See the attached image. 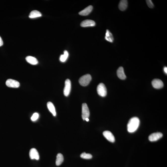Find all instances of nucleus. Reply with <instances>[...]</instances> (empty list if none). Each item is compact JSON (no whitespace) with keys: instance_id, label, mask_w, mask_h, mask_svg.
Listing matches in <instances>:
<instances>
[{"instance_id":"nucleus-5","label":"nucleus","mask_w":167,"mask_h":167,"mask_svg":"<svg viewBox=\"0 0 167 167\" xmlns=\"http://www.w3.org/2000/svg\"><path fill=\"white\" fill-rule=\"evenodd\" d=\"M71 88V81L67 79L65 81V87L64 90V94L65 96H68L70 93Z\"/></svg>"},{"instance_id":"nucleus-14","label":"nucleus","mask_w":167,"mask_h":167,"mask_svg":"<svg viewBox=\"0 0 167 167\" xmlns=\"http://www.w3.org/2000/svg\"><path fill=\"white\" fill-rule=\"evenodd\" d=\"M128 6V1L126 0H122L120 1L119 5V9L121 11H125Z\"/></svg>"},{"instance_id":"nucleus-2","label":"nucleus","mask_w":167,"mask_h":167,"mask_svg":"<svg viewBox=\"0 0 167 167\" xmlns=\"http://www.w3.org/2000/svg\"><path fill=\"white\" fill-rule=\"evenodd\" d=\"M92 80L91 75L89 74L84 75L80 78L79 83L81 86H86L89 85Z\"/></svg>"},{"instance_id":"nucleus-8","label":"nucleus","mask_w":167,"mask_h":167,"mask_svg":"<svg viewBox=\"0 0 167 167\" xmlns=\"http://www.w3.org/2000/svg\"><path fill=\"white\" fill-rule=\"evenodd\" d=\"M104 136L107 140L110 142L114 143L115 141V137L111 132L108 131H105L103 133Z\"/></svg>"},{"instance_id":"nucleus-22","label":"nucleus","mask_w":167,"mask_h":167,"mask_svg":"<svg viewBox=\"0 0 167 167\" xmlns=\"http://www.w3.org/2000/svg\"><path fill=\"white\" fill-rule=\"evenodd\" d=\"M39 117V115L38 113H35L33 114L32 116L31 117V120L33 121H35L38 119Z\"/></svg>"},{"instance_id":"nucleus-16","label":"nucleus","mask_w":167,"mask_h":167,"mask_svg":"<svg viewBox=\"0 0 167 167\" xmlns=\"http://www.w3.org/2000/svg\"><path fill=\"white\" fill-rule=\"evenodd\" d=\"M47 107L50 112L54 116H56V109L53 104L51 102H48L47 103Z\"/></svg>"},{"instance_id":"nucleus-12","label":"nucleus","mask_w":167,"mask_h":167,"mask_svg":"<svg viewBox=\"0 0 167 167\" xmlns=\"http://www.w3.org/2000/svg\"><path fill=\"white\" fill-rule=\"evenodd\" d=\"M118 77L120 79L124 80L126 78V76L124 72L123 67H120L118 69L117 71Z\"/></svg>"},{"instance_id":"nucleus-13","label":"nucleus","mask_w":167,"mask_h":167,"mask_svg":"<svg viewBox=\"0 0 167 167\" xmlns=\"http://www.w3.org/2000/svg\"><path fill=\"white\" fill-rule=\"evenodd\" d=\"M93 9V7L92 6H89L79 12V14L82 16H87L92 12Z\"/></svg>"},{"instance_id":"nucleus-21","label":"nucleus","mask_w":167,"mask_h":167,"mask_svg":"<svg viewBox=\"0 0 167 167\" xmlns=\"http://www.w3.org/2000/svg\"><path fill=\"white\" fill-rule=\"evenodd\" d=\"M81 157L82 159H90L92 158V156L91 154H86L84 152L82 153L80 156Z\"/></svg>"},{"instance_id":"nucleus-4","label":"nucleus","mask_w":167,"mask_h":167,"mask_svg":"<svg viewBox=\"0 0 167 167\" xmlns=\"http://www.w3.org/2000/svg\"><path fill=\"white\" fill-rule=\"evenodd\" d=\"M82 117L84 120L86 118H89L90 115V112L88 107L86 103L82 104Z\"/></svg>"},{"instance_id":"nucleus-9","label":"nucleus","mask_w":167,"mask_h":167,"mask_svg":"<svg viewBox=\"0 0 167 167\" xmlns=\"http://www.w3.org/2000/svg\"><path fill=\"white\" fill-rule=\"evenodd\" d=\"M153 87L156 89H160L162 88L164 86V83L161 80L156 79L153 80L152 82Z\"/></svg>"},{"instance_id":"nucleus-19","label":"nucleus","mask_w":167,"mask_h":167,"mask_svg":"<svg viewBox=\"0 0 167 167\" xmlns=\"http://www.w3.org/2000/svg\"><path fill=\"white\" fill-rule=\"evenodd\" d=\"M64 160L63 156L61 153L58 154L56 160V164L57 166H59L62 164Z\"/></svg>"},{"instance_id":"nucleus-15","label":"nucleus","mask_w":167,"mask_h":167,"mask_svg":"<svg viewBox=\"0 0 167 167\" xmlns=\"http://www.w3.org/2000/svg\"><path fill=\"white\" fill-rule=\"evenodd\" d=\"M105 38L106 41L112 43L114 42L113 36L112 34L108 30H106Z\"/></svg>"},{"instance_id":"nucleus-3","label":"nucleus","mask_w":167,"mask_h":167,"mask_svg":"<svg viewBox=\"0 0 167 167\" xmlns=\"http://www.w3.org/2000/svg\"><path fill=\"white\" fill-rule=\"evenodd\" d=\"M97 91L98 94L102 97H105L107 93L106 87L103 83H100L98 85Z\"/></svg>"},{"instance_id":"nucleus-25","label":"nucleus","mask_w":167,"mask_h":167,"mask_svg":"<svg viewBox=\"0 0 167 167\" xmlns=\"http://www.w3.org/2000/svg\"><path fill=\"white\" fill-rule=\"evenodd\" d=\"M164 72L165 73L167 74V67H164Z\"/></svg>"},{"instance_id":"nucleus-11","label":"nucleus","mask_w":167,"mask_h":167,"mask_svg":"<svg viewBox=\"0 0 167 167\" xmlns=\"http://www.w3.org/2000/svg\"><path fill=\"white\" fill-rule=\"evenodd\" d=\"M96 23L95 21L90 20H86L82 21L81 24V27H92L95 26Z\"/></svg>"},{"instance_id":"nucleus-23","label":"nucleus","mask_w":167,"mask_h":167,"mask_svg":"<svg viewBox=\"0 0 167 167\" xmlns=\"http://www.w3.org/2000/svg\"><path fill=\"white\" fill-rule=\"evenodd\" d=\"M146 2L148 7L150 8H153L154 7V4L151 0H147Z\"/></svg>"},{"instance_id":"nucleus-6","label":"nucleus","mask_w":167,"mask_h":167,"mask_svg":"<svg viewBox=\"0 0 167 167\" xmlns=\"http://www.w3.org/2000/svg\"><path fill=\"white\" fill-rule=\"evenodd\" d=\"M163 136V134L161 133L157 132L153 133L149 135V141L154 142L157 141Z\"/></svg>"},{"instance_id":"nucleus-7","label":"nucleus","mask_w":167,"mask_h":167,"mask_svg":"<svg viewBox=\"0 0 167 167\" xmlns=\"http://www.w3.org/2000/svg\"><path fill=\"white\" fill-rule=\"evenodd\" d=\"M6 84L8 87L17 88L20 85L19 82L18 81L12 79H8L6 81Z\"/></svg>"},{"instance_id":"nucleus-17","label":"nucleus","mask_w":167,"mask_h":167,"mask_svg":"<svg viewBox=\"0 0 167 167\" xmlns=\"http://www.w3.org/2000/svg\"><path fill=\"white\" fill-rule=\"evenodd\" d=\"M26 60L31 65H35L38 63V61L35 58L32 56H29L26 58Z\"/></svg>"},{"instance_id":"nucleus-10","label":"nucleus","mask_w":167,"mask_h":167,"mask_svg":"<svg viewBox=\"0 0 167 167\" xmlns=\"http://www.w3.org/2000/svg\"><path fill=\"white\" fill-rule=\"evenodd\" d=\"M29 155L31 159H36L38 160L39 159V155L37 149L35 148H32L30 150Z\"/></svg>"},{"instance_id":"nucleus-26","label":"nucleus","mask_w":167,"mask_h":167,"mask_svg":"<svg viewBox=\"0 0 167 167\" xmlns=\"http://www.w3.org/2000/svg\"><path fill=\"white\" fill-rule=\"evenodd\" d=\"M85 120H86V121L88 122L89 121V120L88 118H86L85 119Z\"/></svg>"},{"instance_id":"nucleus-20","label":"nucleus","mask_w":167,"mask_h":167,"mask_svg":"<svg viewBox=\"0 0 167 167\" xmlns=\"http://www.w3.org/2000/svg\"><path fill=\"white\" fill-rule=\"evenodd\" d=\"M69 54L67 51H65L64 52L63 55H61L60 60L61 62H64L67 60Z\"/></svg>"},{"instance_id":"nucleus-24","label":"nucleus","mask_w":167,"mask_h":167,"mask_svg":"<svg viewBox=\"0 0 167 167\" xmlns=\"http://www.w3.org/2000/svg\"><path fill=\"white\" fill-rule=\"evenodd\" d=\"M3 44V42L2 41V38L0 37V47L2 46Z\"/></svg>"},{"instance_id":"nucleus-18","label":"nucleus","mask_w":167,"mask_h":167,"mask_svg":"<svg viewBox=\"0 0 167 167\" xmlns=\"http://www.w3.org/2000/svg\"><path fill=\"white\" fill-rule=\"evenodd\" d=\"M42 14L37 10L33 11L30 13L29 17L31 18H34L42 16Z\"/></svg>"},{"instance_id":"nucleus-1","label":"nucleus","mask_w":167,"mask_h":167,"mask_svg":"<svg viewBox=\"0 0 167 167\" xmlns=\"http://www.w3.org/2000/svg\"><path fill=\"white\" fill-rule=\"evenodd\" d=\"M140 124V120L137 117L132 118L129 120L127 125V130L129 132L133 133L136 131Z\"/></svg>"}]
</instances>
